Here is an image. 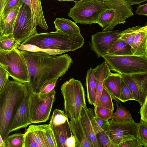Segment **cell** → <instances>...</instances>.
I'll return each mask as SVG.
<instances>
[{
    "instance_id": "obj_51",
    "label": "cell",
    "mask_w": 147,
    "mask_h": 147,
    "mask_svg": "<svg viewBox=\"0 0 147 147\" xmlns=\"http://www.w3.org/2000/svg\"><path fill=\"white\" fill-rule=\"evenodd\" d=\"M147 31V26H144L141 27V28L139 30H137L136 31V32H139L141 31Z\"/></svg>"
},
{
    "instance_id": "obj_22",
    "label": "cell",
    "mask_w": 147,
    "mask_h": 147,
    "mask_svg": "<svg viewBox=\"0 0 147 147\" xmlns=\"http://www.w3.org/2000/svg\"><path fill=\"white\" fill-rule=\"evenodd\" d=\"M80 118L83 125L94 147H99L96 134L94 131L91 123L88 108L86 105L82 109Z\"/></svg>"
},
{
    "instance_id": "obj_19",
    "label": "cell",
    "mask_w": 147,
    "mask_h": 147,
    "mask_svg": "<svg viewBox=\"0 0 147 147\" xmlns=\"http://www.w3.org/2000/svg\"><path fill=\"white\" fill-rule=\"evenodd\" d=\"M111 69L105 61L93 69V72L96 81V101L95 105L98 102L102 91L104 80L111 73Z\"/></svg>"
},
{
    "instance_id": "obj_11",
    "label": "cell",
    "mask_w": 147,
    "mask_h": 147,
    "mask_svg": "<svg viewBox=\"0 0 147 147\" xmlns=\"http://www.w3.org/2000/svg\"><path fill=\"white\" fill-rule=\"evenodd\" d=\"M49 124L54 134L57 147H66V140L73 134L68 117L64 111L55 109Z\"/></svg>"
},
{
    "instance_id": "obj_13",
    "label": "cell",
    "mask_w": 147,
    "mask_h": 147,
    "mask_svg": "<svg viewBox=\"0 0 147 147\" xmlns=\"http://www.w3.org/2000/svg\"><path fill=\"white\" fill-rule=\"evenodd\" d=\"M31 88L28 83L24 97L11 121L9 132L10 133L26 127L31 124L29 119V104Z\"/></svg>"
},
{
    "instance_id": "obj_46",
    "label": "cell",
    "mask_w": 147,
    "mask_h": 147,
    "mask_svg": "<svg viewBox=\"0 0 147 147\" xmlns=\"http://www.w3.org/2000/svg\"><path fill=\"white\" fill-rule=\"evenodd\" d=\"M136 13L138 15H144L147 16V3L140 5L137 7Z\"/></svg>"
},
{
    "instance_id": "obj_41",
    "label": "cell",
    "mask_w": 147,
    "mask_h": 147,
    "mask_svg": "<svg viewBox=\"0 0 147 147\" xmlns=\"http://www.w3.org/2000/svg\"><path fill=\"white\" fill-rule=\"evenodd\" d=\"M143 145L139 138H135L122 142L119 144L118 147H142Z\"/></svg>"
},
{
    "instance_id": "obj_18",
    "label": "cell",
    "mask_w": 147,
    "mask_h": 147,
    "mask_svg": "<svg viewBox=\"0 0 147 147\" xmlns=\"http://www.w3.org/2000/svg\"><path fill=\"white\" fill-rule=\"evenodd\" d=\"M20 7L15 8L6 15L0 18V37L13 35Z\"/></svg>"
},
{
    "instance_id": "obj_34",
    "label": "cell",
    "mask_w": 147,
    "mask_h": 147,
    "mask_svg": "<svg viewBox=\"0 0 147 147\" xmlns=\"http://www.w3.org/2000/svg\"><path fill=\"white\" fill-rule=\"evenodd\" d=\"M121 78L130 90L136 101L140 104L139 90L137 85L129 75H121Z\"/></svg>"
},
{
    "instance_id": "obj_3",
    "label": "cell",
    "mask_w": 147,
    "mask_h": 147,
    "mask_svg": "<svg viewBox=\"0 0 147 147\" xmlns=\"http://www.w3.org/2000/svg\"><path fill=\"white\" fill-rule=\"evenodd\" d=\"M84 43V38L80 33L68 34L56 31L37 33L21 44H31L41 48L69 52L82 47Z\"/></svg>"
},
{
    "instance_id": "obj_12",
    "label": "cell",
    "mask_w": 147,
    "mask_h": 147,
    "mask_svg": "<svg viewBox=\"0 0 147 147\" xmlns=\"http://www.w3.org/2000/svg\"><path fill=\"white\" fill-rule=\"evenodd\" d=\"M122 31L118 30L102 31L92 35L91 48L97 58L107 54L108 49L119 38Z\"/></svg>"
},
{
    "instance_id": "obj_43",
    "label": "cell",
    "mask_w": 147,
    "mask_h": 147,
    "mask_svg": "<svg viewBox=\"0 0 147 147\" xmlns=\"http://www.w3.org/2000/svg\"><path fill=\"white\" fill-rule=\"evenodd\" d=\"M23 147H39L34 141L30 133L26 131L24 134V142Z\"/></svg>"
},
{
    "instance_id": "obj_30",
    "label": "cell",
    "mask_w": 147,
    "mask_h": 147,
    "mask_svg": "<svg viewBox=\"0 0 147 147\" xmlns=\"http://www.w3.org/2000/svg\"><path fill=\"white\" fill-rule=\"evenodd\" d=\"M20 44L13 35L0 37V51H11Z\"/></svg>"
},
{
    "instance_id": "obj_54",
    "label": "cell",
    "mask_w": 147,
    "mask_h": 147,
    "mask_svg": "<svg viewBox=\"0 0 147 147\" xmlns=\"http://www.w3.org/2000/svg\"></svg>"
},
{
    "instance_id": "obj_31",
    "label": "cell",
    "mask_w": 147,
    "mask_h": 147,
    "mask_svg": "<svg viewBox=\"0 0 147 147\" xmlns=\"http://www.w3.org/2000/svg\"><path fill=\"white\" fill-rule=\"evenodd\" d=\"M4 141L6 147H23L24 134L16 133L9 135Z\"/></svg>"
},
{
    "instance_id": "obj_9",
    "label": "cell",
    "mask_w": 147,
    "mask_h": 147,
    "mask_svg": "<svg viewBox=\"0 0 147 147\" xmlns=\"http://www.w3.org/2000/svg\"><path fill=\"white\" fill-rule=\"evenodd\" d=\"M109 124L107 132L115 147L120 143L131 139L138 138L139 123L133 119L125 121L109 120Z\"/></svg>"
},
{
    "instance_id": "obj_10",
    "label": "cell",
    "mask_w": 147,
    "mask_h": 147,
    "mask_svg": "<svg viewBox=\"0 0 147 147\" xmlns=\"http://www.w3.org/2000/svg\"><path fill=\"white\" fill-rule=\"evenodd\" d=\"M36 26L33 22L30 8L23 3L20 8L15 21L13 36L21 44L37 33Z\"/></svg>"
},
{
    "instance_id": "obj_32",
    "label": "cell",
    "mask_w": 147,
    "mask_h": 147,
    "mask_svg": "<svg viewBox=\"0 0 147 147\" xmlns=\"http://www.w3.org/2000/svg\"><path fill=\"white\" fill-rule=\"evenodd\" d=\"M113 98L111 94L103 88L100 96L97 103L94 106H98L114 110Z\"/></svg>"
},
{
    "instance_id": "obj_6",
    "label": "cell",
    "mask_w": 147,
    "mask_h": 147,
    "mask_svg": "<svg viewBox=\"0 0 147 147\" xmlns=\"http://www.w3.org/2000/svg\"><path fill=\"white\" fill-rule=\"evenodd\" d=\"M74 6L68 13L76 23L85 24L96 23L100 14L111 8L104 0H79L75 1Z\"/></svg>"
},
{
    "instance_id": "obj_42",
    "label": "cell",
    "mask_w": 147,
    "mask_h": 147,
    "mask_svg": "<svg viewBox=\"0 0 147 147\" xmlns=\"http://www.w3.org/2000/svg\"><path fill=\"white\" fill-rule=\"evenodd\" d=\"M9 77L7 71L4 67L0 66V90L3 89L9 80Z\"/></svg>"
},
{
    "instance_id": "obj_33",
    "label": "cell",
    "mask_w": 147,
    "mask_h": 147,
    "mask_svg": "<svg viewBox=\"0 0 147 147\" xmlns=\"http://www.w3.org/2000/svg\"><path fill=\"white\" fill-rule=\"evenodd\" d=\"M138 26L129 28L122 31L119 38L132 46L137 32L136 31L141 28Z\"/></svg>"
},
{
    "instance_id": "obj_52",
    "label": "cell",
    "mask_w": 147,
    "mask_h": 147,
    "mask_svg": "<svg viewBox=\"0 0 147 147\" xmlns=\"http://www.w3.org/2000/svg\"><path fill=\"white\" fill-rule=\"evenodd\" d=\"M57 0L59 1H75L76 0Z\"/></svg>"
},
{
    "instance_id": "obj_23",
    "label": "cell",
    "mask_w": 147,
    "mask_h": 147,
    "mask_svg": "<svg viewBox=\"0 0 147 147\" xmlns=\"http://www.w3.org/2000/svg\"><path fill=\"white\" fill-rule=\"evenodd\" d=\"M87 97L89 104L95 105L96 101V81L93 69L90 67L87 71L86 76Z\"/></svg>"
},
{
    "instance_id": "obj_53",
    "label": "cell",
    "mask_w": 147,
    "mask_h": 147,
    "mask_svg": "<svg viewBox=\"0 0 147 147\" xmlns=\"http://www.w3.org/2000/svg\"><path fill=\"white\" fill-rule=\"evenodd\" d=\"M145 26H147V22Z\"/></svg>"
},
{
    "instance_id": "obj_37",
    "label": "cell",
    "mask_w": 147,
    "mask_h": 147,
    "mask_svg": "<svg viewBox=\"0 0 147 147\" xmlns=\"http://www.w3.org/2000/svg\"><path fill=\"white\" fill-rule=\"evenodd\" d=\"M23 3L22 0H7L3 11L0 14V18L6 15L15 8L20 7Z\"/></svg>"
},
{
    "instance_id": "obj_27",
    "label": "cell",
    "mask_w": 147,
    "mask_h": 147,
    "mask_svg": "<svg viewBox=\"0 0 147 147\" xmlns=\"http://www.w3.org/2000/svg\"><path fill=\"white\" fill-rule=\"evenodd\" d=\"M90 121L94 131L96 134L102 131H107L109 124V120H106L96 116L92 109L88 108Z\"/></svg>"
},
{
    "instance_id": "obj_26",
    "label": "cell",
    "mask_w": 147,
    "mask_h": 147,
    "mask_svg": "<svg viewBox=\"0 0 147 147\" xmlns=\"http://www.w3.org/2000/svg\"><path fill=\"white\" fill-rule=\"evenodd\" d=\"M136 82L140 96V105L144 104L147 96V72L129 75Z\"/></svg>"
},
{
    "instance_id": "obj_39",
    "label": "cell",
    "mask_w": 147,
    "mask_h": 147,
    "mask_svg": "<svg viewBox=\"0 0 147 147\" xmlns=\"http://www.w3.org/2000/svg\"><path fill=\"white\" fill-rule=\"evenodd\" d=\"M139 139L144 147H147V123L141 119L139 123Z\"/></svg>"
},
{
    "instance_id": "obj_38",
    "label": "cell",
    "mask_w": 147,
    "mask_h": 147,
    "mask_svg": "<svg viewBox=\"0 0 147 147\" xmlns=\"http://www.w3.org/2000/svg\"><path fill=\"white\" fill-rule=\"evenodd\" d=\"M95 115L103 119L109 120L113 113V111L107 108L98 106H94Z\"/></svg>"
},
{
    "instance_id": "obj_35",
    "label": "cell",
    "mask_w": 147,
    "mask_h": 147,
    "mask_svg": "<svg viewBox=\"0 0 147 147\" xmlns=\"http://www.w3.org/2000/svg\"><path fill=\"white\" fill-rule=\"evenodd\" d=\"M99 147H115L107 131H102L96 134Z\"/></svg>"
},
{
    "instance_id": "obj_15",
    "label": "cell",
    "mask_w": 147,
    "mask_h": 147,
    "mask_svg": "<svg viewBox=\"0 0 147 147\" xmlns=\"http://www.w3.org/2000/svg\"><path fill=\"white\" fill-rule=\"evenodd\" d=\"M71 131L76 141V147H94L81 121L78 119L69 121Z\"/></svg>"
},
{
    "instance_id": "obj_21",
    "label": "cell",
    "mask_w": 147,
    "mask_h": 147,
    "mask_svg": "<svg viewBox=\"0 0 147 147\" xmlns=\"http://www.w3.org/2000/svg\"><path fill=\"white\" fill-rule=\"evenodd\" d=\"M56 31L64 33H80V29L76 23L63 18H56L53 22Z\"/></svg>"
},
{
    "instance_id": "obj_48",
    "label": "cell",
    "mask_w": 147,
    "mask_h": 147,
    "mask_svg": "<svg viewBox=\"0 0 147 147\" xmlns=\"http://www.w3.org/2000/svg\"><path fill=\"white\" fill-rule=\"evenodd\" d=\"M125 3L127 5L131 7L132 5L140 4L147 0H119Z\"/></svg>"
},
{
    "instance_id": "obj_49",
    "label": "cell",
    "mask_w": 147,
    "mask_h": 147,
    "mask_svg": "<svg viewBox=\"0 0 147 147\" xmlns=\"http://www.w3.org/2000/svg\"><path fill=\"white\" fill-rule=\"evenodd\" d=\"M7 0H0V14L3 11V9Z\"/></svg>"
},
{
    "instance_id": "obj_25",
    "label": "cell",
    "mask_w": 147,
    "mask_h": 147,
    "mask_svg": "<svg viewBox=\"0 0 147 147\" xmlns=\"http://www.w3.org/2000/svg\"><path fill=\"white\" fill-rule=\"evenodd\" d=\"M107 54L120 56L133 55L131 47L119 38L109 48Z\"/></svg>"
},
{
    "instance_id": "obj_5",
    "label": "cell",
    "mask_w": 147,
    "mask_h": 147,
    "mask_svg": "<svg viewBox=\"0 0 147 147\" xmlns=\"http://www.w3.org/2000/svg\"><path fill=\"white\" fill-rule=\"evenodd\" d=\"M111 70L124 75L147 72V53L141 55L102 56Z\"/></svg>"
},
{
    "instance_id": "obj_4",
    "label": "cell",
    "mask_w": 147,
    "mask_h": 147,
    "mask_svg": "<svg viewBox=\"0 0 147 147\" xmlns=\"http://www.w3.org/2000/svg\"><path fill=\"white\" fill-rule=\"evenodd\" d=\"M64 101V111L70 120L79 119L86 105L85 90L80 81L72 78L61 87Z\"/></svg>"
},
{
    "instance_id": "obj_17",
    "label": "cell",
    "mask_w": 147,
    "mask_h": 147,
    "mask_svg": "<svg viewBox=\"0 0 147 147\" xmlns=\"http://www.w3.org/2000/svg\"><path fill=\"white\" fill-rule=\"evenodd\" d=\"M23 3L30 8L34 23L46 30L48 26L45 19L40 0H22Z\"/></svg>"
},
{
    "instance_id": "obj_47",
    "label": "cell",
    "mask_w": 147,
    "mask_h": 147,
    "mask_svg": "<svg viewBox=\"0 0 147 147\" xmlns=\"http://www.w3.org/2000/svg\"><path fill=\"white\" fill-rule=\"evenodd\" d=\"M76 138L72 134L67 140L65 145L66 147H76Z\"/></svg>"
},
{
    "instance_id": "obj_40",
    "label": "cell",
    "mask_w": 147,
    "mask_h": 147,
    "mask_svg": "<svg viewBox=\"0 0 147 147\" xmlns=\"http://www.w3.org/2000/svg\"><path fill=\"white\" fill-rule=\"evenodd\" d=\"M42 125L46 138L50 147H57L54 134L49 124Z\"/></svg>"
},
{
    "instance_id": "obj_28",
    "label": "cell",
    "mask_w": 147,
    "mask_h": 147,
    "mask_svg": "<svg viewBox=\"0 0 147 147\" xmlns=\"http://www.w3.org/2000/svg\"><path fill=\"white\" fill-rule=\"evenodd\" d=\"M116 110L113 113L110 119L116 121H125L133 119L131 114L128 110L122 105H119L116 102Z\"/></svg>"
},
{
    "instance_id": "obj_14",
    "label": "cell",
    "mask_w": 147,
    "mask_h": 147,
    "mask_svg": "<svg viewBox=\"0 0 147 147\" xmlns=\"http://www.w3.org/2000/svg\"><path fill=\"white\" fill-rule=\"evenodd\" d=\"M129 18L119 10L110 8L100 14L96 23L102 28V31H111L117 25L125 23L126 19Z\"/></svg>"
},
{
    "instance_id": "obj_2",
    "label": "cell",
    "mask_w": 147,
    "mask_h": 147,
    "mask_svg": "<svg viewBox=\"0 0 147 147\" xmlns=\"http://www.w3.org/2000/svg\"><path fill=\"white\" fill-rule=\"evenodd\" d=\"M28 83L9 80L0 90V135L4 141L10 134V124L27 90Z\"/></svg>"
},
{
    "instance_id": "obj_1",
    "label": "cell",
    "mask_w": 147,
    "mask_h": 147,
    "mask_svg": "<svg viewBox=\"0 0 147 147\" xmlns=\"http://www.w3.org/2000/svg\"><path fill=\"white\" fill-rule=\"evenodd\" d=\"M20 51L28 68V84L34 93H39L46 84L63 76L73 62L72 59L67 54L57 56L41 52Z\"/></svg>"
},
{
    "instance_id": "obj_45",
    "label": "cell",
    "mask_w": 147,
    "mask_h": 147,
    "mask_svg": "<svg viewBox=\"0 0 147 147\" xmlns=\"http://www.w3.org/2000/svg\"><path fill=\"white\" fill-rule=\"evenodd\" d=\"M141 119L147 123V96L140 109Z\"/></svg>"
},
{
    "instance_id": "obj_16",
    "label": "cell",
    "mask_w": 147,
    "mask_h": 147,
    "mask_svg": "<svg viewBox=\"0 0 147 147\" xmlns=\"http://www.w3.org/2000/svg\"><path fill=\"white\" fill-rule=\"evenodd\" d=\"M121 75L118 73H110L104 80L103 86L111 95L113 99L119 104Z\"/></svg>"
},
{
    "instance_id": "obj_20",
    "label": "cell",
    "mask_w": 147,
    "mask_h": 147,
    "mask_svg": "<svg viewBox=\"0 0 147 147\" xmlns=\"http://www.w3.org/2000/svg\"><path fill=\"white\" fill-rule=\"evenodd\" d=\"M131 51L134 55H141L147 53V31L137 32Z\"/></svg>"
},
{
    "instance_id": "obj_44",
    "label": "cell",
    "mask_w": 147,
    "mask_h": 147,
    "mask_svg": "<svg viewBox=\"0 0 147 147\" xmlns=\"http://www.w3.org/2000/svg\"><path fill=\"white\" fill-rule=\"evenodd\" d=\"M58 79V78H55L46 84L42 88L39 93H46L54 89Z\"/></svg>"
},
{
    "instance_id": "obj_8",
    "label": "cell",
    "mask_w": 147,
    "mask_h": 147,
    "mask_svg": "<svg viewBox=\"0 0 147 147\" xmlns=\"http://www.w3.org/2000/svg\"><path fill=\"white\" fill-rule=\"evenodd\" d=\"M55 94L54 89L44 94L34 93L31 89L29 115L31 124L45 122L49 119Z\"/></svg>"
},
{
    "instance_id": "obj_36",
    "label": "cell",
    "mask_w": 147,
    "mask_h": 147,
    "mask_svg": "<svg viewBox=\"0 0 147 147\" xmlns=\"http://www.w3.org/2000/svg\"><path fill=\"white\" fill-rule=\"evenodd\" d=\"M130 100L136 101L130 90L121 78V93L119 100L123 102Z\"/></svg>"
},
{
    "instance_id": "obj_24",
    "label": "cell",
    "mask_w": 147,
    "mask_h": 147,
    "mask_svg": "<svg viewBox=\"0 0 147 147\" xmlns=\"http://www.w3.org/2000/svg\"><path fill=\"white\" fill-rule=\"evenodd\" d=\"M26 131L30 133L39 147H50L46 138L42 125H30Z\"/></svg>"
},
{
    "instance_id": "obj_7",
    "label": "cell",
    "mask_w": 147,
    "mask_h": 147,
    "mask_svg": "<svg viewBox=\"0 0 147 147\" xmlns=\"http://www.w3.org/2000/svg\"><path fill=\"white\" fill-rule=\"evenodd\" d=\"M0 66L6 69L14 80L23 83L29 82L27 64L18 48L11 51H0Z\"/></svg>"
},
{
    "instance_id": "obj_29",
    "label": "cell",
    "mask_w": 147,
    "mask_h": 147,
    "mask_svg": "<svg viewBox=\"0 0 147 147\" xmlns=\"http://www.w3.org/2000/svg\"><path fill=\"white\" fill-rule=\"evenodd\" d=\"M18 48L20 50H24L33 52H41L53 55H61L68 52L66 51L41 48L31 44H20L18 47Z\"/></svg>"
},
{
    "instance_id": "obj_50",
    "label": "cell",
    "mask_w": 147,
    "mask_h": 147,
    "mask_svg": "<svg viewBox=\"0 0 147 147\" xmlns=\"http://www.w3.org/2000/svg\"><path fill=\"white\" fill-rule=\"evenodd\" d=\"M0 147H6L4 141L0 135Z\"/></svg>"
}]
</instances>
